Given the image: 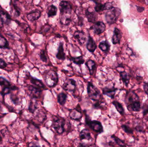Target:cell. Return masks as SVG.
Masks as SVG:
<instances>
[{
	"instance_id": "1",
	"label": "cell",
	"mask_w": 148,
	"mask_h": 147,
	"mask_svg": "<svg viewBox=\"0 0 148 147\" xmlns=\"http://www.w3.org/2000/svg\"><path fill=\"white\" fill-rule=\"evenodd\" d=\"M121 10L119 8L113 7L108 10L105 14V18L109 25L115 23L121 15Z\"/></svg>"
},
{
	"instance_id": "2",
	"label": "cell",
	"mask_w": 148,
	"mask_h": 147,
	"mask_svg": "<svg viewBox=\"0 0 148 147\" xmlns=\"http://www.w3.org/2000/svg\"><path fill=\"white\" fill-rule=\"evenodd\" d=\"M87 92L90 98L95 102H99L102 97L100 90L91 82L88 83Z\"/></svg>"
},
{
	"instance_id": "3",
	"label": "cell",
	"mask_w": 148,
	"mask_h": 147,
	"mask_svg": "<svg viewBox=\"0 0 148 147\" xmlns=\"http://www.w3.org/2000/svg\"><path fill=\"white\" fill-rule=\"evenodd\" d=\"M45 82L47 85L50 88L55 87L59 81L58 74L54 71L47 72L45 75Z\"/></svg>"
},
{
	"instance_id": "4",
	"label": "cell",
	"mask_w": 148,
	"mask_h": 147,
	"mask_svg": "<svg viewBox=\"0 0 148 147\" xmlns=\"http://www.w3.org/2000/svg\"><path fill=\"white\" fill-rule=\"evenodd\" d=\"M85 123L94 132L98 133H101L103 132V127L100 121H91L88 115H86Z\"/></svg>"
},
{
	"instance_id": "5",
	"label": "cell",
	"mask_w": 148,
	"mask_h": 147,
	"mask_svg": "<svg viewBox=\"0 0 148 147\" xmlns=\"http://www.w3.org/2000/svg\"><path fill=\"white\" fill-rule=\"evenodd\" d=\"M65 124L66 121L64 119L55 117L53 120L52 126L57 133L62 134L65 132Z\"/></svg>"
},
{
	"instance_id": "6",
	"label": "cell",
	"mask_w": 148,
	"mask_h": 147,
	"mask_svg": "<svg viewBox=\"0 0 148 147\" xmlns=\"http://www.w3.org/2000/svg\"><path fill=\"white\" fill-rule=\"evenodd\" d=\"M73 4L69 1H62L59 4L60 14H71Z\"/></svg>"
},
{
	"instance_id": "7",
	"label": "cell",
	"mask_w": 148,
	"mask_h": 147,
	"mask_svg": "<svg viewBox=\"0 0 148 147\" xmlns=\"http://www.w3.org/2000/svg\"><path fill=\"white\" fill-rule=\"evenodd\" d=\"M62 87L66 91L74 92L76 88V82L73 79H66L64 82Z\"/></svg>"
},
{
	"instance_id": "8",
	"label": "cell",
	"mask_w": 148,
	"mask_h": 147,
	"mask_svg": "<svg viewBox=\"0 0 148 147\" xmlns=\"http://www.w3.org/2000/svg\"><path fill=\"white\" fill-rule=\"evenodd\" d=\"M125 101L127 106L133 103L140 101V100L138 96L134 91H129L127 92Z\"/></svg>"
},
{
	"instance_id": "9",
	"label": "cell",
	"mask_w": 148,
	"mask_h": 147,
	"mask_svg": "<svg viewBox=\"0 0 148 147\" xmlns=\"http://www.w3.org/2000/svg\"><path fill=\"white\" fill-rule=\"evenodd\" d=\"M93 28L94 33L96 35H100L105 31L106 25L103 22L97 21L95 22Z\"/></svg>"
},
{
	"instance_id": "10",
	"label": "cell",
	"mask_w": 148,
	"mask_h": 147,
	"mask_svg": "<svg viewBox=\"0 0 148 147\" xmlns=\"http://www.w3.org/2000/svg\"><path fill=\"white\" fill-rule=\"evenodd\" d=\"M73 37L80 45H83L86 42V34L83 31L77 30L75 31L74 33Z\"/></svg>"
},
{
	"instance_id": "11",
	"label": "cell",
	"mask_w": 148,
	"mask_h": 147,
	"mask_svg": "<svg viewBox=\"0 0 148 147\" xmlns=\"http://www.w3.org/2000/svg\"><path fill=\"white\" fill-rule=\"evenodd\" d=\"M28 91L30 96L33 98H38L40 96L42 90L33 85H29L28 87Z\"/></svg>"
},
{
	"instance_id": "12",
	"label": "cell",
	"mask_w": 148,
	"mask_h": 147,
	"mask_svg": "<svg viewBox=\"0 0 148 147\" xmlns=\"http://www.w3.org/2000/svg\"><path fill=\"white\" fill-rule=\"evenodd\" d=\"M122 37V33L121 31L117 28H115L114 33L112 37V42L114 45L120 44Z\"/></svg>"
},
{
	"instance_id": "13",
	"label": "cell",
	"mask_w": 148,
	"mask_h": 147,
	"mask_svg": "<svg viewBox=\"0 0 148 147\" xmlns=\"http://www.w3.org/2000/svg\"><path fill=\"white\" fill-rule=\"evenodd\" d=\"M78 107H77L76 108L73 110H71L69 114V117L71 119L75 121H79L81 120L82 117V112L80 108H78Z\"/></svg>"
},
{
	"instance_id": "14",
	"label": "cell",
	"mask_w": 148,
	"mask_h": 147,
	"mask_svg": "<svg viewBox=\"0 0 148 147\" xmlns=\"http://www.w3.org/2000/svg\"><path fill=\"white\" fill-rule=\"evenodd\" d=\"M41 12L39 9H35L30 12L27 14V19L31 22L36 20L40 17Z\"/></svg>"
},
{
	"instance_id": "15",
	"label": "cell",
	"mask_w": 148,
	"mask_h": 147,
	"mask_svg": "<svg viewBox=\"0 0 148 147\" xmlns=\"http://www.w3.org/2000/svg\"><path fill=\"white\" fill-rule=\"evenodd\" d=\"M86 47L88 51L91 53H94L97 48V45L95 42L93 38L90 35L88 36V41L86 44Z\"/></svg>"
},
{
	"instance_id": "16",
	"label": "cell",
	"mask_w": 148,
	"mask_h": 147,
	"mask_svg": "<svg viewBox=\"0 0 148 147\" xmlns=\"http://www.w3.org/2000/svg\"><path fill=\"white\" fill-rule=\"evenodd\" d=\"M117 90V89L114 87H106L103 89V94L113 99L114 98Z\"/></svg>"
},
{
	"instance_id": "17",
	"label": "cell",
	"mask_w": 148,
	"mask_h": 147,
	"mask_svg": "<svg viewBox=\"0 0 148 147\" xmlns=\"http://www.w3.org/2000/svg\"><path fill=\"white\" fill-rule=\"evenodd\" d=\"M85 16L89 22H95L97 19V16L96 12L90 11L88 9L85 11Z\"/></svg>"
},
{
	"instance_id": "18",
	"label": "cell",
	"mask_w": 148,
	"mask_h": 147,
	"mask_svg": "<svg viewBox=\"0 0 148 147\" xmlns=\"http://www.w3.org/2000/svg\"><path fill=\"white\" fill-rule=\"evenodd\" d=\"M0 19L3 24H9L11 21L10 16L4 10L0 11Z\"/></svg>"
},
{
	"instance_id": "19",
	"label": "cell",
	"mask_w": 148,
	"mask_h": 147,
	"mask_svg": "<svg viewBox=\"0 0 148 147\" xmlns=\"http://www.w3.org/2000/svg\"><path fill=\"white\" fill-rule=\"evenodd\" d=\"M60 22L62 25L68 26L72 22L70 14H60Z\"/></svg>"
},
{
	"instance_id": "20",
	"label": "cell",
	"mask_w": 148,
	"mask_h": 147,
	"mask_svg": "<svg viewBox=\"0 0 148 147\" xmlns=\"http://www.w3.org/2000/svg\"><path fill=\"white\" fill-rule=\"evenodd\" d=\"M56 58L60 60H64L66 59V54L63 48V43L60 42L58 49V52L56 54Z\"/></svg>"
},
{
	"instance_id": "21",
	"label": "cell",
	"mask_w": 148,
	"mask_h": 147,
	"mask_svg": "<svg viewBox=\"0 0 148 147\" xmlns=\"http://www.w3.org/2000/svg\"><path fill=\"white\" fill-rule=\"evenodd\" d=\"M85 65L89 71L90 75H94L96 70V64L95 62L92 60H89L85 63Z\"/></svg>"
},
{
	"instance_id": "22",
	"label": "cell",
	"mask_w": 148,
	"mask_h": 147,
	"mask_svg": "<svg viewBox=\"0 0 148 147\" xmlns=\"http://www.w3.org/2000/svg\"><path fill=\"white\" fill-rule=\"evenodd\" d=\"M127 109L130 111L139 112L141 110V104L140 101L127 105Z\"/></svg>"
},
{
	"instance_id": "23",
	"label": "cell",
	"mask_w": 148,
	"mask_h": 147,
	"mask_svg": "<svg viewBox=\"0 0 148 147\" xmlns=\"http://www.w3.org/2000/svg\"><path fill=\"white\" fill-rule=\"evenodd\" d=\"M98 47L102 51L106 53H108L110 50V44L107 40L103 41L100 42Z\"/></svg>"
},
{
	"instance_id": "24",
	"label": "cell",
	"mask_w": 148,
	"mask_h": 147,
	"mask_svg": "<svg viewBox=\"0 0 148 147\" xmlns=\"http://www.w3.org/2000/svg\"><path fill=\"white\" fill-rule=\"evenodd\" d=\"M80 138L81 140H90L92 139L90 132L86 129H83L81 131L80 133Z\"/></svg>"
},
{
	"instance_id": "25",
	"label": "cell",
	"mask_w": 148,
	"mask_h": 147,
	"mask_svg": "<svg viewBox=\"0 0 148 147\" xmlns=\"http://www.w3.org/2000/svg\"><path fill=\"white\" fill-rule=\"evenodd\" d=\"M57 8L55 5L52 4L49 6L48 8L47 11L48 17H53L56 16L57 14Z\"/></svg>"
},
{
	"instance_id": "26",
	"label": "cell",
	"mask_w": 148,
	"mask_h": 147,
	"mask_svg": "<svg viewBox=\"0 0 148 147\" xmlns=\"http://www.w3.org/2000/svg\"><path fill=\"white\" fill-rule=\"evenodd\" d=\"M67 95L64 92L60 93L57 96L58 102L62 106L65 105L66 102Z\"/></svg>"
},
{
	"instance_id": "27",
	"label": "cell",
	"mask_w": 148,
	"mask_h": 147,
	"mask_svg": "<svg viewBox=\"0 0 148 147\" xmlns=\"http://www.w3.org/2000/svg\"><path fill=\"white\" fill-rule=\"evenodd\" d=\"M30 82H31V83L34 84L36 87H37V88H40V89H46V86L41 80L31 77Z\"/></svg>"
},
{
	"instance_id": "28",
	"label": "cell",
	"mask_w": 148,
	"mask_h": 147,
	"mask_svg": "<svg viewBox=\"0 0 148 147\" xmlns=\"http://www.w3.org/2000/svg\"><path fill=\"white\" fill-rule=\"evenodd\" d=\"M112 104H113V105L115 106V107L117 111L121 114V115H123L124 114V110L123 109V107L122 104H121L120 103H119V102H117V101H114L112 102Z\"/></svg>"
},
{
	"instance_id": "29",
	"label": "cell",
	"mask_w": 148,
	"mask_h": 147,
	"mask_svg": "<svg viewBox=\"0 0 148 147\" xmlns=\"http://www.w3.org/2000/svg\"><path fill=\"white\" fill-rule=\"evenodd\" d=\"M70 60L73 62L74 64L78 65L83 64L85 61L83 57L82 56L77 57H72Z\"/></svg>"
},
{
	"instance_id": "30",
	"label": "cell",
	"mask_w": 148,
	"mask_h": 147,
	"mask_svg": "<svg viewBox=\"0 0 148 147\" xmlns=\"http://www.w3.org/2000/svg\"><path fill=\"white\" fill-rule=\"evenodd\" d=\"M120 75H121V78L123 82L124 83L125 85L126 86H127L129 83V77L127 72L125 71L121 72H120Z\"/></svg>"
},
{
	"instance_id": "31",
	"label": "cell",
	"mask_w": 148,
	"mask_h": 147,
	"mask_svg": "<svg viewBox=\"0 0 148 147\" xmlns=\"http://www.w3.org/2000/svg\"><path fill=\"white\" fill-rule=\"evenodd\" d=\"M17 89L16 86H11L10 87H4L3 89L1 91V95L4 97L5 95H8V94L10 93L12 90H15Z\"/></svg>"
},
{
	"instance_id": "32",
	"label": "cell",
	"mask_w": 148,
	"mask_h": 147,
	"mask_svg": "<svg viewBox=\"0 0 148 147\" xmlns=\"http://www.w3.org/2000/svg\"><path fill=\"white\" fill-rule=\"evenodd\" d=\"M8 42L3 36L0 35V48H9Z\"/></svg>"
},
{
	"instance_id": "33",
	"label": "cell",
	"mask_w": 148,
	"mask_h": 147,
	"mask_svg": "<svg viewBox=\"0 0 148 147\" xmlns=\"http://www.w3.org/2000/svg\"><path fill=\"white\" fill-rule=\"evenodd\" d=\"M94 2L96 3V6L95 8V11L96 12L99 13V12H102V11L105 10L104 4H102L101 3H97L95 1Z\"/></svg>"
},
{
	"instance_id": "34",
	"label": "cell",
	"mask_w": 148,
	"mask_h": 147,
	"mask_svg": "<svg viewBox=\"0 0 148 147\" xmlns=\"http://www.w3.org/2000/svg\"><path fill=\"white\" fill-rule=\"evenodd\" d=\"M0 85L4 87H11L10 82H9L7 79H5L3 77H0Z\"/></svg>"
},
{
	"instance_id": "35",
	"label": "cell",
	"mask_w": 148,
	"mask_h": 147,
	"mask_svg": "<svg viewBox=\"0 0 148 147\" xmlns=\"http://www.w3.org/2000/svg\"><path fill=\"white\" fill-rule=\"evenodd\" d=\"M111 137L112 139H114V140L116 144H117V145L120 146V147H126V144H125V142H124L123 141L120 140L119 138H118V137H116V136H115V135H112Z\"/></svg>"
},
{
	"instance_id": "36",
	"label": "cell",
	"mask_w": 148,
	"mask_h": 147,
	"mask_svg": "<svg viewBox=\"0 0 148 147\" xmlns=\"http://www.w3.org/2000/svg\"><path fill=\"white\" fill-rule=\"evenodd\" d=\"M37 108V104L36 102H30L29 104V110L31 113H34L35 110Z\"/></svg>"
},
{
	"instance_id": "37",
	"label": "cell",
	"mask_w": 148,
	"mask_h": 147,
	"mask_svg": "<svg viewBox=\"0 0 148 147\" xmlns=\"http://www.w3.org/2000/svg\"><path fill=\"white\" fill-rule=\"evenodd\" d=\"M40 57L42 61H43V62H45V63H47V54H46V52H45V51L44 50H41L40 53Z\"/></svg>"
},
{
	"instance_id": "38",
	"label": "cell",
	"mask_w": 148,
	"mask_h": 147,
	"mask_svg": "<svg viewBox=\"0 0 148 147\" xmlns=\"http://www.w3.org/2000/svg\"><path fill=\"white\" fill-rule=\"evenodd\" d=\"M10 99H11V101L13 102L14 104H15V105L19 104V102H19V99L16 95L11 94V96H10Z\"/></svg>"
},
{
	"instance_id": "39",
	"label": "cell",
	"mask_w": 148,
	"mask_h": 147,
	"mask_svg": "<svg viewBox=\"0 0 148 147\" xmlns=\"http://www.w3.org/2000/svg\"><path fill=\"white\" fill-rule=\"evenodd\" d=\"M121 128L123 130L125 133L129 134L133 133V130H132V129L130 128L129 127H128V126H126V125H123L121 126Z\"/></svg>"
},
{
	"instance_id": "40",
	"label": "cell",
	"mask_w": 148,
	"mask_h": 147,
	"mask_svg": "<svg viewBox=\"0 0 148 147\" xmlns=\"http://www.w3.org/2000/svg\"><path fill=\"white\" fill-rule=\"evenodd\" d=\"M104 6H105V10H109L110 9L113 7V3L112 2H107L104 3Z\"/></svg>"
},
{
	"instance_id": "41",
	"label": "cell",
	"mask_w": 148,
	"mask_h": 147,
	"mask_svg": "<svg viewBox=\"0 0 148 147\" xmlns=\"http://www.w3.org/2000/svg\"><path fill=\"white\" fill-rule=\"evenodd\" d=\"M28 147H41L40 144L37 142L33 141L29 142L28 145Z\"/></svg>"
},
{
	"instance_id": "42",
	"label": "cell",
	"mask_w": 148,
	"mask_h": 147,
	"mask_svg": "<svg viewBox=\"0 0 148 147\" xmlns=\"http://www.w3.org/2000/svg\"><path fill=\"white\" fill-rule=\"evenodd\" d=\"M7 64L6 62L2 59L0 58V68L1 69H3L7 67Z\"/></svg>"
},
{
	"instance_id": "43",
	"label": "cell",
	"mask_w": 148,
	"mask_h": 147,
	"mask_svg": "<svg viewBox=\"0 0 148 147\" xmlns=\"http://www.w3.org/2000/svg\"><path fill=\"white\" fill-rule=\"evenodd\" d=\"M143 89L145 93L148 95V82H145L143 84Z\"/></svg>"
},
{
	"instance_id": "44",
	"label": "cell",
	"mask_w": 148,
	"mask_h": 147,
	"mask_svg": "<svg viewBox=\"0 0 148 147\" xmlns=\"http://www.w3.org/2000/svg\"><path fill=\"white\" fill-rule=\"evenodd\" d=\"M136 8H137V11L139 13H142L145 9V8L144 7H140V6H136Z\"/></svg>"
},
{
	"instance_id": "45",
	"label": "cell",
	"mask_w": 148,
	"mask_h": 147,
	"mask_svg": "<svg viewBox=\"0 0 148 147\" xmlns=\"http://www.w3.org/2000/svg\"><path fill=\"white\" fill-rule=\"evenodd\" d=\"M79 147H86V146H85L84 144H80V146H79Z\"/></svg>"
},
{
	"instance_id": "46",
	"label": "cell",
	"mask_w": 148,
	"mask_h": 147,
	"mask_svg": "<svg viewBox=\"0 0 148 147\" xmlns=\"http://www.w3.org/2000/svg\"><path fill=\"white\" fill-rule=\"evenodd\" d=\"M88 147H96L95 145H91L89 146Z\"/></svg>"
},
{
	"instance_id": "47",
	"label": "cell",
	"mask_w": 148,
	"mask_h": 147,
	"mask_svg": "<svg viewBox=\"0 0 148 147\" xmlns=\"http://www.w3.org/2000/svg\"><path fill=\"white\" fill-rule=\"evenodd\" d=\"M2 141V138L1 137V135H0V142L1 141Z\"/></svg>"
}]
</instances>
